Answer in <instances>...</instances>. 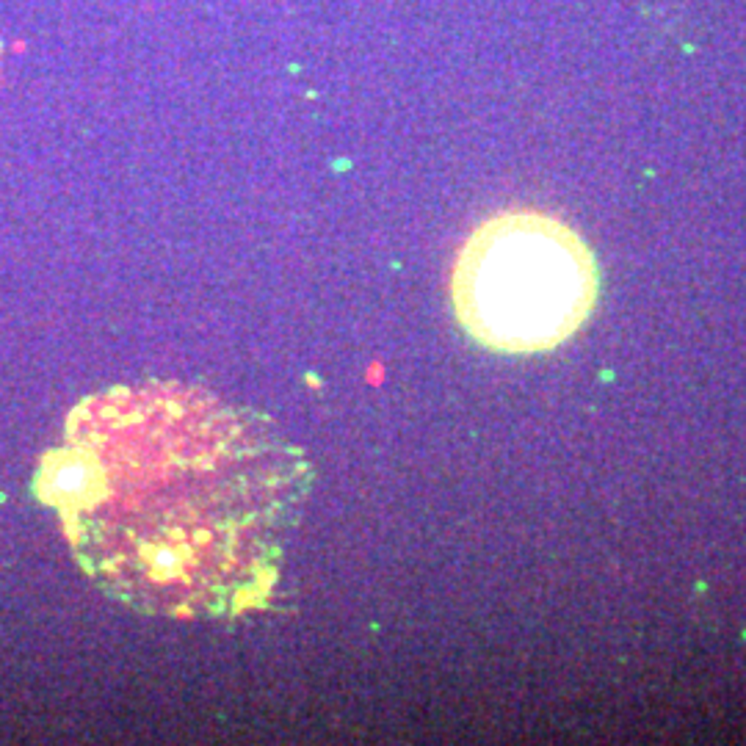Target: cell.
<instances>
[{
  "mask_svg": "<svg viewBox=\"0 0 746 746\" xmlns=\"http://www.w3.org/2000/svg\"><path fill=\"white\" fill-rule=\"evenodd\" d=\"M600 293L597 260L561 219L539 210L489 216L462 243L451 304L462 329L500 354H539L570 340Z\"/></svg>",
  "mask_w": 746,
  "mask_h": 746,
  "instance_id": "2",
  "label": "cell"
},
{
  "mask_svg": "<svg viewBox=\"0 0 746 746\" xmlns=\"http://www.w3.org/2000/svg\"><path fill=\"white\" fill-rule=\"evenodd\" d=\"M307 489V459L271 418L180 382L80 401L39 473L83 572L172 619L260 608Z\"/></svg>",
  "mask_w": 746,
  "mask_h": 746,
  "instance_id": "1",
  "label": "cell"
}]
</instances>
